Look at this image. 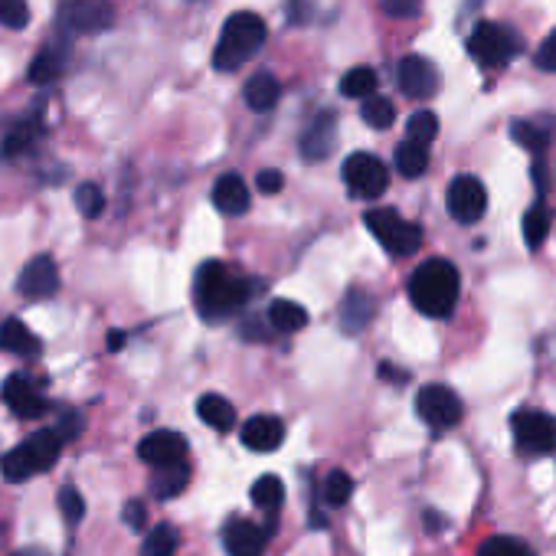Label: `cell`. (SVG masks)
Returning a JSON list of instances; mask_svg holds the SVG:
<instances>
[{
    "label": "cell",
    "mask_w": 556,
    "mask_h": 556,
    "mask_svg": "<svg viewBox=\"0 0 556 556\" xmlns=\"http://www.w3.org/2000/svg\"><path fill=\"white\" fill-rule=\"evenodd\" d=\"M252 298V282L226 262H203L193 278V301L203 321H226Z\"/></svg>",
    "instance_id": "cell-1"
},
{
    "label": "cell",
    "mask_w": 556,
    "mask_h": 556,
    "mask_svg": "<svg viewBox=\"0 0 556 556\" xmlns=\"http://www.w3.org/2000/svg\"><path fill=\"white\" fill-rule=\"evenodd\" d=\"M458 288H462V278H458L455 262L429 259L409 278V301L426 318H449L458 305Z\"/></svg>",
    "instance_id": "cell-2"
},
{
    "label": "cell",
    "mask_w": 556,
    "mask_h": 556,
    "mask_svg": "<svg viewBox=\"0 0 556 556\" xmlns=\"http://www.w3.org/2000/svg\"><path fill=\"white\" fill-rule=\"evenodd\" d=\"M265 36H269V27H265V20L249 14V10H239L226 20L223 36H220V46H216L213 53V66L220 72H233L243 63H249L252 56L262 50Z\"/></svg>",
    "instance_id": "cell-3"
},
{
    "label": "cell",
    "mask_w": 556,
    "mask_h": 556,
    "mask_svg": "<svg viewBox=\"0 0 556 556\" xmlns=\"http://www.w3.org/2000/svg\"><path fill=\"white\" fill-rule=\"evenodd\" d=\"M364 226L377 236V243L390 252V256H413L422 246V229L416 223L403 220L396 210H370L364 216Z\"/></svg>",
    "instance_id": "cell-4"
},
{
    "label": "cell",
    "mask_w": 556,
    "mask_h": 556,
    "mask_svg": "<svg viewBox=\"0 0 556 556\" xmlns=\"http://www.w3.org/2000/svg\"><path fill=\"white\" fill-rule=\"evenodd\" d=\"M468 53L475 56L481 66L498 69L521 53V36L511 27H501V23H478L468 36Z\"/></svg>",
    "instance_id": "cell-5"
},
{
    "label": "cell",
    "mask_w": 556,
    "mask_h": 556,
    "mask_svg": "<svg viewBox=\"0 0 556 556\" xmlns=\"http://www.w3.org/2000/svg\"><path fill=\"white\" fill-rule=\"evenodd\" d=\"M416 413L432 432H445L462 422L465 406L458 400V393L449 390L445 383H429V386H422L416 396Z\"/></svg>",
    "instance_id": "cell-6"
},
{
    "label": "cell",
    "mask_w": 556,
    "mask_h": 556,
    "mask_svg": "<svg viewBox=\"0 0 556 556\" xmlns=\"http://www.w3.org/2000/svg\"><path fill=\"white\" fill-rule=\"evenodd\" d=\"M517 449L527 455H556V419L543 409H521L511 419Z\"/></svg>",
    "instance_id": "cell-7"
},
{
    "label": "cell",
    "mask_w": 556,
    "mask_h": 556,
    "mask_svg": "<svg viewBox=\"0 0 556 556\" xmlns=\"http://www.w3.org/2000/svg\"><path fill=\"white\" fill-rule=\"evenodd\" d=\"M344 184L350 190V197L357 200H377L390 187V171L380 157L373 154H350L344 161Z\"/></svg>",
    "instance_id": "cell-8"
},
{
    "label": "cell",
    "mask_w": 556,
    "mask_h": 556,
    "mask_svg": "<svg viewBox=\"0 0 556 556\" xmlns=\"http://www.w3.org/2000/svg\"><path fill=\"white\" fill-rule=\"evenodd\" d=\"M112 23H115V7L108 0H69V4L59 7V27L76 36L102 33Z\"/></svg>",
    "instance_id": "cell-9"
},
{
    "label": "cell",
    "mask_w": 556,
    "mask_h": 556,
    "mask_svg": "<svg viewBox=\"0 0 556 556\" xmlns=\"http://www.w3.org/2000/svg\"><path fill=\"white\" fill-rule=\"evenodd\" d=\"M445 203H449V213L458 223L471 226V223H478L488 210V190L478 177L458 174L449 184V197H445Z\"/></svg>",
    "instance_id": "cell-10"
},
{
    "label": "cell",
    "mask_w": 556,
    "mask_h": 556,
    "mask_svg": "<svg viewBox=\"0 0 556 556\" xmlns=\"http://www.w3.org/2000/svg\"><path fill=\"white\" fill-rule=\"evenodd\" d=\"M138 458L151 468H174L187 462V439L180 432L171 429H157L151 435H144L138 445Z\"/></svg>",
    "instance_id": "cell-11"
},
{
    "label": "cell",
    "mask_w": 556,
    "mask_h": 556,
    "mask_svg": "<svg viewBox=\"0 0 556 556\" xmlns=\"http://www.w3.org/2000/svg\"><path fill=\"white\" fill-rule=\"evenodd\" d=\"M59 288V269L53 256H33L17 278V292L30 301L53 298Z\"/></svg>",
    "instance_id": "cell-12"
},
{
    "label": "cell",
    "mask_w": 556,
    "mask_h": 556,
    "mask_svg": "<svg viewBox=\"0 0 556 556\" xmlns=\"http://www.w3.org/2000/svg\"><path fill=\"white\" fill-rule=\"evenodd\" d=\"M396 79H400V89L409 99H432L439 92V72L422 56H406L396 69Z\"/></svg>",
    "instance_id": "cell-13"
},
{
    "label": "cell",
    "mask_w": 556,
    "mask_h": 556,
    "mask_svg": "<svg viewBox=\"0 0 556 556\" xmlns=\"http://www.w3.org/2000/svg\"><path fill=\"white\" fill-rule=\"evenodd\" d=\"M0 400L20 419H40L46 413V400L40 396V390L27 380V377H7L4 386H0Z\"/></svg>",
    "instance_id": "cell-14"
},
{
    "label": "cell",
    "mask_w": 556,
    "mask_h": 556,
    "mask_svg": "<svg viewBox=\"0 0 556 556\" xmlns=\"http://www.w3.org/2000/svg\"><path fill=\"white\" fill-rule=\"evenodd\" d=\"M265 543H269V530L246 517H233L223 530V547L229 556H262Z\"/></svg>",
    "instance_id": "cell-15"
},
{
    "label": "cell",
    "mask_w": 556,
    "mask_h": 556,
    "mask_svg": "<svg viewBox=\"0 0 556 556\" xmlns=\"http://www.w3.org/2000/svg\"><path fill=\"white\" fill-rule=\"evenodd\" d=\"M239 439H243L246 449L259 452V455L278 452L285 442V422L278 416H252L243 422V429H239Z\"/></svg>",
    "instance_id": "cell-16"
},
{
    "label": "cell",
    "mask_w": 556,
    "mask_h": 556,
    "mask_svg": "<svg viewBox=\"0 0 556 556\" xmlns=\"http://www.w3.org/2000/svg\"><path fill=\"white\" fill-rule=\"evenodd\" d=\"M213 207L226 216H243L249 210V187L239 174H223L213 184Z\"/></svg>",
    "instance_id": "cell-17"
},
{
    "label": "cell",
    "mask_w": 556,
    "mask_h": 556,
    "mask_svg": "<svg viewBox=\"0 0 556 556\" xmlns=\"http://www.w3.org/2000/svg\"><path fill=\"white\" fill-rule=\"evenodd\" d=\"M0 350H4V354L33 360V357H40L43 344L20 318H7L4 324H0Z\"/></svg>",
    "instance_id": "cell-18"
},
{
    "label": "cell",
    "mask_w": 556,
    "mask_h": 556,
    "mask_svg": "<svg viewBox=\"0 0 556 556\" xmlns=\"http://www.w3.org/2000/svg\"><path fill=\"white\" fill-rule=\"evenodd\" d=\"M23 452L30 455V462L36 471H46L59 462V452H63V439L56 435V429H40L23 439Z\"/></svg>",
    "instance_id": "cell-19"
},
{
    "label": "cell",
    "mask_w": 556,
    "mask_h": 556,
    "mask_svg": "<svg viewBox=\"0 0 556 556\" xmlns=\"http://www.w3.org/2000/svg\"><path fill=\"white\" fill-rule=\"evenodd\" d=\"M334 151V115H321L308 125L305 138H301V154L305 161H324Z\"/></svg>",
    "instance_id": "cell-20"
},
{
    "label": "cell",
    "mask_w": 556,
    "mask_h": 556,
    "mask_svg": "<svg viewBox=\"0 0 556 556\" xmlns=\"http://www.w3.org/2000/svg\"><path fill=\"white\" fill-rule=\"evenodd\" d=\"M243 95H246V105L252 108V112H272L278 99H282V86H278V79L272 76V72H256V76L246 82Z\"/></svg>",
    "instance_id": "cell-21"
},
{
    "label": "cell",
    "mask_w": 556,
    "mask_h": 556,
    "mask_svg": "<svg viewBox=\"0 0 556 556\" xmlns=\"http://www.w3.org/2000/svg\"><path fill=\"white\" fill-rule=\"evenodd\" d=\"M197 416L216 432H229L236 426V406L220 393H203L197 403Z\"/></svg>",
    "instance_id": "cell-22"
},
{
    "label": "cell",
    "mask_w": 556,
    "mask_h": 556,
    "mask_svg": "<svg viewBox=\"0 0 556 556\" xmlns=\"http://www.w3.org/2000/svg\"><path fill=\"white\" fill-rule=\"evenodd\" d=\"M63 69H66V53L59 50V46H50V50H43L40 56H33L27 79L33 86H50V82L63 76Z\"/></svg>",
    "instance_id": "cell-23"
},
{
    "label": "cell",
    "mask_w": 556,
    "mask_h": 556,
    "mask_svg": "<svg viewBox=\"0 0 556 556\" xmlns=\"http://www.w3.org/2000/svg\"><path fill=\"white\" fill-rule=\"evenodd\" d=\"M269 324L275 331L282 334H295L308 324V311L298 305V301H288V298H275L272 308H269Z\"/></svg>",
    "instance_id": "cell-24"
},
{
    "label": "cell",
    "mask_w": 556,
    "mask_h": 556,
    "mask_svg": "<svg viewBox=\"0 0 556 556\" xmlns=\"http://www.w3.org/2000/svg\"><path fill=\"white\" fill-rule=\"evenodd\" d=\"M43 135V125H40V118H23V122H17L14 128L7 131L4 135V144H0V151H4L7 157H14V154H23V151H30L36 138Z\"/></svg>",
    "instance_id": "cell-25"
},
{
    "label": "cell",
    "mask_w": 556,
    "mask_h": 556,
    "mask_svg": "<svg viewBox=\"0 0 556 556\" xmlns=\"http://www.w3.org/2000/svg\"><path fill=\"white\" fill-rule=\"evenodd\" d=\"M396 171L403 177L416 180L429 171V148L426 144H416V141H403L400 148H396Z\"/></svg>",
    "instance_id": "cell-26"
},
{
    "label": "cell",
    "mask_w": 556,
    "mask_h": 556,
    "mask_svg": "<svg viewBox=\"0 0 556 556\" xmlns=\"http://www.w3.org/2000/svg\"><path fill=\"white\" fill-rule=\"evenodd\" d=\"M370 314H373V301H370V295H364V292H350V295L344 298V305H341L344 331L360 334V331H364V324L370 321Z\"/></svg>",
    "instance_id": "cell-27"
},
{
    "label": "cell",
    "mask_w": 556,
    "mask_h": 556,
    "mask_svg": "<svg viewBox=\"0 0 556 556\" xmlns=\"http://www.w3.org/2000/svg\"><path fill=\"white\" fill-rule=\"evenodd\" d=\"M187 481H190L187 462L184 465H174V468H161L154 475V481H151V491H154V498L171 501V498H177V494L187 488Z\"/></svg>",
    "instance_id": "cell-28"
},
{
    "label": "cell",
    "mask_w": 556,
    "mask_h": 556,
    "mask_svg": "<svg viewBox=\"0 0 556 556\" xmlns=\"http://www.w3.org/2000/svg\"><path fill=\"white\" fill-rule=\"evenodd\" d=\"M285 501V485L278 475H262L256 485H252V504L265 514H275Z\"/></svg>",
    "instance_id": "cell-29"
},
{
    "label": "cell",
    "mask_w": 556,
    "mask_h": 556,
    "mask_svg": "<svg viewBox=\"0 0 556 556\" xmlns=\"http://www.w3.org/2000/svg\"><path fill=\"white\" fill-rule=\"evenodd\" d=\"M377 92V72L370 66H357L350 69L347 76L341 79V95L344 99H370V95Z\"/></svg>",
    "instance_id": "cell-30"
},
{
    "label": "cell",
    "mask_w": 556,
    "mask_h": 556,
    "mask_svg": "<svg viewBox=\"0 0 556 556\" xmlns=\"http://www.w3.org/2000/svg\"><path fill=\"white\" fill-rule=\"evenodd\" d=\"M0 471H4V478L10 481V485H23V481H30L36 475V468L30 462V455L23 452V445H17V449H10L4 458H0Z\"/></svg>",
    "instance_id": "cell-31"
},
{
    "label": "cell",
    "mask_w": 556,
    "mask_h": 556,
    "mask_svg": "<svg viewBox=\"0 0 556 556\" xmlns=\"http://www.w3.org/2000/svg\"><path fill=\"white\" fill-rule=\"evenodd\" d=\"M360 118H364L370 128L386 131L396 122V108H393L390 99H383V95H370V99L364 102V108H360Z\"/></svg>",
    "instance_id": "cell-32"
},
{
    "label": "cell",
    "mask_w": 556,
    "mask_h": 556,
    "mask_svg": "<svg viewBox=\"0 0 556 556\" xmlns=\"http://www.w3.org/2000/svg\"><path fill=\"white\" fill-rule=\"evenodd\" d=\"M511 135H514L517 144H521V148L534 151V154H543V148L550 144V128L537 125V122H514Z\"/></svg>",
    "instance_id": "cell-33"
},
{
    "label": "cell",
    "mask_w": 556,
    "mask_h": 556,
    "mask_svg": "<svg viewBox=\"0 0 556 556\" xmlns=\"http://www.w3.org/2000/svg\"><path fill=\"white\" fill-rule=\"evenodd\" d=\"M547 233H550V210L543 207V203H534V207H530V213L524 216V239H527V246L530 249H540L543 239H547Z\"/></svg>",
    "instance_id": "cell-34"
},
{
    "label": "cell",
    "mask_w": 556,
    "mask_h": 556,
    "mask_svg": "<svg viewBox=\"0 0 556 556\" xmlns=\"http://www.w3.org/2000/svg\"><path fill=\"white\" fill-rule=\"evenodd\" d=\"M177 543H180V537H177V530L171 524H157L148 534V540H144L141 556H174Z\"/></svg>",
    "instance_id": "cell-35"
},
{
    "label": "cell",
    "mask_w": 556,
    "mask_h": 556,
    "mask_svg": "<svg viewBox=\"0 0 556 556\" xmlns=\"http://www.w3.org/2000/svg\"><path fill=\"white\" fill-rule=\"evenodd\" d=\"M406 135L409 141H416V144H429L435 141V135H439V118H435L432 112H416V115H409V122H406Z\"/></svg>",
    "instance_id": "cell-36"
},
{
    "label": "cell",
    "mask_w": 556,
    "mask_h": 556,
    "mask_svg": "<svg viewBox=\"0 0 556 556\" xmlns=\"http://www.w3.org/2000/svg\"><path fill=\"white\" fill-rule=\"evenodd\" d=\"M350 494H354V478L347 471H331L328 481H324V501L331 507H344L350 501Z\"/></svg>",
    "instance_id": "cell-37"
},
{
    "label": "cell",
    "mask_w": 556,
    "mask_h": 556,
    "mask_svg": "<svg viewBox=\"0 0 556 556\" xmlns=\"http://www.w3.org/2000/svg\"><path fill=\"white\" fill-rule=\"evenodd\" d=\"M76 210L86 216V220H95L105 210V193L99 184H79L76 187Z\"/></svg>",
    "instance_id": "cell-38"
},
{
    "label": "cell",
    "mask_w": 556,
    "mask_h": 556,
    "mask_svg": "<svg viewBox=\"0 0 556 556\" xmlns=\"http://www.w3.org/2000/svg\"><path fill=\"white\" fill-rule=\"evenodd\" d=\"M478 556H534V550L527 547V543L514 540V537H491L481 543Z\"/></svg>",
    "instance_id": "cell-39"
},
{
    "label": "cell",
    "mask_w": 556,
    "mask_h": 556,
    "mask_svg": "<svg viewBox=\"0 0 556 556\" xmlns=\"http://www.w3.org/2000/svg\"><path fill=\"white\" fill-rule=\"evenodd\" d=\"M59 514H63V521L69 527H76L82 517H86V501H82V494L72 485H66L63 491H59Z\"/></svg>",
    "instance_id": "cell-40"
},
{
    "label": "cell",
    "mask_w": 556,
    "mask_h": 556,
    "mask_svg": "<svg viewBox=\"0 0 556 556\" xmlns=\"http://www.w3.org/2000/svg\"><path fill=\"white\" fill-rule=\"evenodd\" d=\"M30 23V7L27 0H0V27L7 30H23Z\"/></svg>",
    "instance_id": "cell-41"
},
{
    "label": "cell",
    "mask_w": 556,
    "mask_h": 556,
    "mask_svg": "<svg viewBox=\"0 0 556 556\" xmlns=\"http://www.w3.org/2000/svg\"><path fill=\"white\" fill-rule=\"evenodd\" d=\"M380 10L393 20H416L422 0H380Z\"/></svg>",
    "instance_id": "cell-42"
},
{
    "label": "cell",
    "mask_w": 556,
    "mask_h": 556,
    "mask_svg": "<svg viewBox=\"0 0 556 556\" xmlns=\"http://www.w3.org/2000/svg\"><path fill=\"white\" fill-rule=\"evenodd\" d=\"M79 432H82V416L76 413V409H63V413H59L56 435H59V439H63V442H72Z\"/></svg>",
    "instance_id": "cell-43"
},
{
    "label": "cell",
    "mask_w": 556,
    "mask_h": 556,
    "mask_svg": "<svg viewBox=\"0 0 556 556\" xmlns=\"http://www.w3.org/2000/svg\"><path fill=\"white\" fill-rule=\"evenodd\" d=\"M534 63L543 69V72H556V30L547 36V40L540 43V50L534 56Z\"/></svg>",
    "instance_id": "cell-44"
},
{
    "label": "cell",
    "mask_w": 556,
    "mask_h": 556,
    "mask_svg": "<svg viewBox=\"0 0 556 556\" xmlns=\"http://www.w3.org/2000/svg\"><path fill=\"white\" fill-rule=\"evenodd\" d=\"M122 521L131 530H144V527H148V507H144V501H128L125 511H122Z\"/></svg>",
    "instance_id": "cell-45"
},
{
    "label": "cell",
    "mask_w": 556,
    "mask_h": 556,
    "mask_svg": "<svg viewBox=\"0 0 556 556\" xmlns=\"http://www.w3.org/2000/svg\"><path fill=\"white\" fill-rule=\"evenodd\" d=\"M256 187H259L262 193H278V190L285 187V174H282V171H275V167H269V171H259Z\"/></svg>",
    "instance_id": "cell-46"
},
{
    "label": "cell",
    "mask_w": 556,
    "mask_h": 556,
    "mask_svg": "<svg viewBox=\"0 0 556 556\" xmlns=\"http://www.w3.org/2000/svg\"><path fill=\"white\" fill-rule=\"evenodd\" d=\"M122 347H125V331L108 334V350H122Z\"/></svg>",
    "instance_id": "cell-47"
},
{
    "label": "cell",
    "mask_w": 556,
    "mask_h": 556,
    "mask_svg": "<svg viewBox=\"0 0 556 556\" xmlns=\"http://www.w3.org/2000/svg\"><path fill=\"white\" fill-rule=\"evenodd\" d=\"M14 556H43L40 550H23V553H14Z\"/></svg>",
    "instance_id": "cell-48"
}]
</instances>
